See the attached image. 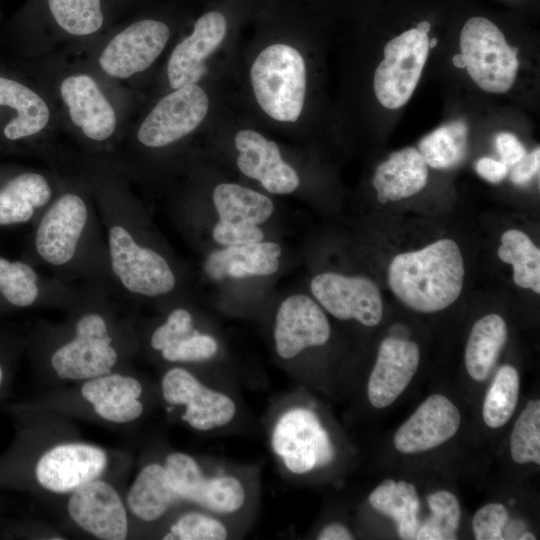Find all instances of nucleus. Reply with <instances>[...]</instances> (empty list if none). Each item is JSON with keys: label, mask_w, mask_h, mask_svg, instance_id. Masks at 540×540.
<instances>
[{"label": "nucleus", "mask_w": 540, "mask_h": 540, "mask_svg": "<svg viewBox=\"0 0 540 540\" xmlns=\"http://www.w3.org/2000/svg\"><path fill=\"white\" fill-rule=\"evenodd\" d=\"M464 263L457 243L438 240L420 250L396 255L388 269V282L396 297L422 313L441 311L460 296Z\"/></svg>", "instance_id": "f257e3e1"}, {"label": "nucleus", "mask_w": 540, "mask_h": 540, "mask_svg": "<svg viewBox=\"0 0 540 540\" xmlns=\"http://www.w3.org/2000/svg\"><path fill=\"white\" fill-rule=\"evenodd\" d=\"M254 96L260 108L279 122H296L306 95V66L300 52L287 44L265 47L250 69Z\"/></svg>", "instance_id": "f03ea898"}, {"label": "nucleus", "mask_w": 540, "mask_h": 540, "mask_svg": "<svg viewBox=\"0 0 540 540\" xmlns=\"http://www.w3.org/2000/svg\"><path fill=\"white\" fill-rule=\"evenodd\" d=\"M465 68L484 91L503 94L514 84L519 68L518 49L485 17H472L460 33Z\"/></svg>", "instance_id": "7ed1b4c3"}, {"label": "nucleus", "mask_w": 540, "mask_h": 540, "mask_svg": "<svg viewBox=\"0 0 540 540\" xmlns=\"http://www.w3.org/2000/svg\"><path fill=\"white\" fill-rule=\"evenodd\" d=\"M108 249L112 271L127 291L158 297L174 289L176 278L168 261L155 250L140 245L126 227L110 226Z\"/></svg>", "instance_id": "20e7f679"}, {"label": "nucleus", "mask_w": 540, "mask_h": 540, "mask_svg": "<svg viewBox=\"0 0 540 540\" xmlns=\"http://www.w3.org/2000/svg\"><path fill=\"white\" fill-rule=\"evenodd\" d=\"M117 360L106 320L90 312L78 319L74 337L54 351L50 363L59 378L86 381L111 373Z\"/></svg>", "instance_id": "39448f33"}, {"label": "nucleus", "mask_w": 540, "mask_h": 540, "mask_svg": "<svg viewBox=\"0 0 540 540\" xmlns=\"http://www.w3.org/2000/svg\"><path fill=\"white\" fill-rule=\"evenodd\" d=\"M429 54L428 34L409 29L384 47V59L374 73L377 100L388 109H398L411 98Z\"/></svg>", "instance_id": "423d86ee"}, {"label": "nucleus", "mask_w": 540, "mask_h": 540, "mask_svg": "<svg viewBox=\"0 0 540 540\" xmlns=\"http://www.w3.org/2000/svg\"><path fill=\"white\" fill-rule=\"evenodd\" d=\"M212 200L219 217L212 230L217 244L227 247L263 240L259 225L274 212L269 197L236 183H221L214 188Z\"/></svg>", "instance_id": "0eeeda50"}, {"label": "nucleus", "mask_w": 540, "mask_h": 540, "mask_svg": "<svg viewBox=\"0 0 540 540\" xmlns=\"http://www.w3.org/2000/svg\"><path fill=\"white\" fill-rule=\"evenodd\" d=\"M272 447L286 468L304 474L330 464L335 456L327 431L314 412L306 408L286 411L272 433Z\"/></svg>", "instance_id": "6e6552de"}, {"label": "nucleus", "mask_w": 540, "mask_h": 540, "mask_svg": "<svg viewBox=\"0 0 540 540\" xmlns=\"http://www.w3.org/2000/svg\"><path fill=\"white\" fill-rule=\"evenodd\" d=\"M208 109L209 98L199 85L175 89L146 116L139 127L138 140L150 148L167 146L194 131Z\"/></svg>", "instance_id": "1a4fd4ad"}, {"label": "nucleus", "mask_w": 540, "mask_h": 540, "mask_svg": "<svg viewBox=\"0 0 540 540\" xmlns=\"http://www.w3.org/2000/svg\"><path fill=\"white\" fill-rule=\"evenodd\" d=\"M161 391L167 403L185 407L182 419L199 431L222 427L236 414V405L229 396L206 387L184 368L168 370Z\"/></svg>", "instance_id": "9d476101"}, {"label": "nucleus", "mask_w": 540, "mask_h": 540, "mask_svg": "<svg viewBox=\"0 0 540 540\" xmlns=\"http://www.w3.org/2000/svg\"><path fill=\"white\" fill-rule=\"evenodd\" d=\"M310 289L322 307L337 319H355L370 327L382 319L380 290L367 277L325 272L313 277Z\"/></svg>", "instance_id": "9b49d317"}, {"label": "nucleus", "mask_w": 540, "mask_h": 540, "mask_svg": "<svg viewBox=\"0 0 540 540\" xmlns=\"http://www.w3.org/2000/svg\"><path fill=\"white\" fill-rule=\"evenodd\" d=\"M108 464L106 452L86 443H65L47 450L38 460V483L54 493H72L88 482L99 479Z\"/></svg>", "instance_id": "f8f14e48"}, {"label": "nucleus", "mask_w": 540, "mask_h": 540, "mask_svg": "<svg viewBox=\"0 0 540 540\" xmlns=\"http://www.w3.org/2000/svg\"><path fill=\"white\" fill-rule=\"evenodd\" d=\"M88 221V209L77 194L60 196L41 217L34 237L38 256L53 266L69 263Z\"/></svg>", "instance_id": "ddd939ff"}, {"label": "nucleus", "mask_w": 540, "mask_h": 540, "mask_svg": "<svg viewBox=\"0 0 540 540\" xmlns=\"http://www.w3.org/2000/svg\"><path fill=\"white\" fill-rule=\"evenodd\" d=\"M169 36V27L164 22L154 19L137 21L110 40L99 64L111 77H130L152 65Z\"/></svg>", "instance_id": "4468645a"}, {"label": "nucleus", "mask_w": 540, "mask_h": 540, "mask_svg": "<svg viewBox=\"0 0 540 540\" xmlns=\"http://www.w3.org/2000/svg\"><path fill=\"white\" fill-rule=\"evenodd\" d=\"M69 517L88 534L102 540H123L128 535L126 507L117 490L96 479L71 493Z\"/></svg>", "instance_id": "2eb2a0df"}, {"label": "nucleus", "mask_w": 540, "mask_h": 540, "mask_svg": "<svg viewBox=\"0 0 540 540\" xmlns=\"http://www.w3.org/2000/svg\"><path fill=\"white\" fill-rule=\"evenodd\" d=\"M329 321L319 305L305 294L284 299L275 316L277 354L292 359L307 348L322 346L330 338Z\"/></svg>", "instance_id": "dca6fc26"}, {"label": "nucleus", "mask_w": 540, "mask_h": 540, "mask_svg": "<svg viewBox=\"0 0 540 540\" xmlns=\"http://www.w3.org/2000/svg\"><path fill=\"white\" fill-rule=\"evenodd\" d=\"M227 30L228 20L219 10L208 11L196 20L193 32L177 44L168 61V80L174 90L197 84L205 75V62L222 44Z\"/></svg>", "instance_id": "f3484780"}, {"label": "nucleus", "mask_w": 540, "mask_h": 540, "mask_svg": "<svg viewBox=\"0 0 540 540\" xmlns=\"http://www.w3.org/2000/svg\"><path fill=\"white\" fill-rule=\"evenodd\" d=\"M238 151L237 167L245 176L257 180L263 188L275 195L294 192L300 178L281 156L276 142L257 131L244 129L235 135Z\"/></svg>", "instance_id": "a211bd4d"}, {"label": "nucleus", "mask_w": 540, "mask_h": 540, "mask_svg": "<svg viewBox=\"0 0 540 540\" xmlns=\"http://www.w3.org/2000/svg\"><path fill=\"white\" fill-rule=\"evenodd\" d=\"M460 424L458 408L447 397L433 394L398 428L394 446L404 454L428 451L451 439Z\"/></svg>", "instance_id": "6ab92c4d"}, {"label": "nucleus", "mask_w": 540, "mask_h": 540, "mask_svg": "<svg viewBox=\"0 0 540 540\" xmlns=\"http://www.w3.org/2000/svg\"><path fill=\"white\" fill-rule=\"evenodd\" d=\"M420 360L418 345L402 338H385L379 347L367 386V396L375 408L391 405L406 389Z\"/></svg>", "instance_id": "aec40b11"}, {"label": "nucleus", "mask_w": 540, "mask_h": 540, "mask_svg": "<svg viewBox=\"0 0 540 540\" xmlns=\"http://www.w3.org/2000/svg\"><path fill=\"white\" fill-rule=\"evenodd\" d=\"M60 92L71 120L85 136L103 141L112 135L116 127L114 109L91 77L70 76L62 82Z\"/></svg>", "instance_id": "412c9836"}, {"label": "nucleus", "mask_w": 540, "mask_h": 540, "mask_svg": "<svg viewBox=\"0 0 540 540\" xmlns=\"http://www.w3.org/2000/svg\"><path fill=\"white\" fill-rule=\"evenodd\" d=\"M81 394L100 418L112 423L133 422L143 413L142 385L132 376L111 372L86 380Z\"/></svg>", "instance_id": "4be33fe9"}, {"label": "nucleus", "mask_w": 540, "mask_h": 540, "mask_svg": "<svg viewBox=\"0 0 540 540\" xmlns=\"http://www.w3.org/2000/svg\"><path fill=\"white\" fill-rule=\"evenodd\" d=\"M150 344L169 362L204 361L218 351L216 339L197 331L191 313L183 308L173 310L155 329Z\"/></svg>", "instance_id": "5701e85b"}, {"label": "nucleus", "mask_w": 540, "mask_h": 540, "mask_svg": "<svg viewBox=\"0 0 540 540\" xmlns=\"http://www.w3.org/2000/svg\"><path fill=\"white\" fill-rule=\"evenodd\" d=\"M281 247L275 242H257L227 246L211 252L205 272L215 280L241 279L248 276H269L277 272Z\"/></svg>", "instance_id": "b1692460"}, {"label": "nucleus", "mask_w": 540, "mask_h": 540, "mask_svg": "<svg viewBox=\"0 0 540 540\" xmlns=\"http://www.w3.org/2000/svg\"><path fill=\"white\" fill-rule=\"evenodd\" d=\"M418 150L408 147L392 153L374 172L373 186L380 203L411 197L427 184L428 167Z\"/></svg>", "instance_id": "393cba45"}, {"label": "nucleus", "mask_w": 540, "mask_h": 540, "mask_svg": "<svg viewBox=\"0 0 540 540\" xmlns=\"http://www.w3.org/2000/svg\"><path fill=\"white\" fill-rule=\"evenodd\" d=\"M47 180L38 173H20L0 187V227L29 222L51 199Z\"/></svg>", "instance_id": "a878e982"}, {"label": "nucleus", "mask_w": 540, "mask_h": 540, "mask_svg": "<svg viewBox=\"0 0 540 540\" xmlns=\"http://www.w3.org/2000/svg\"><path fill=\"white\" fill-rule=\"evenodd\" d=\"M126 501L135 517L152 522L160 519L180 499L167 481L164 466L151 463L137 474Z\"/></svg>", "instance_id": "bb28decb"}, {"label": "nucleus", "mask_w": 540, "mask_h": 540, "mask_svg": "<svg viewBox=\"0 0 540 540\" xmlns=\"http://www.w3.org/2000/svg\"><path fill=\"white\" fill-rule=\"evenodd\" d=\"M507 338V326L497 314L478 319L470 332L465 348V366L475 381H484L490 374Z\"/></svg>", "instance_id": "cd10ccee"}, {"label": "nucleus", "mask_w": 540, "mask_h": 540, "mask_svg": "<svg viewBox=\"0 0 540 540\" xmlns=\"http://www.w3.org/2000/svg\"><path fill=\"white\" fill-rule=\"evenodd\" d=\"M0 105L18 111L16 118L4 128L9 140L31 136L42 130L49 120V109L44 100L25 85L0 77Z\"/></svg>", "instance_id": "c85d7f7f"}, {"label": "nucleus", "mask_w": 540, "mask_h": 540, "mask_svg": "<svg viewBox=\"0 0 540 540\" xmlns=\"http://www.w3.org/2000/svg\"><path fill=\"white\" fill-rule=\"evenodd\" d=\"M369 502L377 511L394 519L401 539H416L420 504L413 484L386 479L371 492Z\"/></svg>", "instance_id": "c756f323"}, {"label": "nucleus", "mask_w": 540, "mask_h": 540, "mask_svg": "<svg viewBox=\"0 0 540 540\" xmlns=\"http://www.w3.org/2000/svg\"><path fill=\"white\" fill-rule=\"evenodd\" d=\"M498 257L513 266L514 283L525 289L540 293V249L528 235L510 229L501 236Z\"/></svg>", "instance_id": "7c9ffc66"}, {"label": "nucleus", "mask_w": 540, "mask_h": 540, "mask_svg": "<svg viewBox=\"0 0 540 540\" xmlns=\"http://www.w3.org/2000/svg\"><path fill=\"white\" fill-rule=\"evenodd\" d=\"M467 136L468 127L464 122H451L426 135L419 143V152L432 168L448 169L463 159Z\"/></svg>", "instance_id": "2f4dec72"}, {"label": "nucleus", "mask_w": 540, "mask_h": 540, "mask_svg": "<svg viewBox=\"0 0 540 540\" xmlns=\"http://www.w3.org/2000/svg\"><path fill=\"white\" fill-rule=\"evenodd\" d=\"M520 390L519 373L511 365L502 366L487 390L483 403V419L490 428L505 425L518 403Z\"/></svg>", "instance_id": "473e14b6"}, {"label": "nucleus", "mask_w": 540, "mask_h": 540, "mask_svg": "<svg viewBox=\"0 0 540 540\" xmlns=\"http://www.w3.org/2000/svg\"><path fill=\"white\" fill-rule=\"evenodd\" d=\"M39 293L38 275L28 263L0 256V299L4 303L26 308L37 301Z\"/></svg>", "instance_id": "72a5a7b5"}, {"label": "nucleus", "mask_w": 540, "mask_h": 540, "mask_svg": "<svg viewBox=\"0 0 540 540\" xmlns=\"http://www.w3.org/2000/svg\"><path fill=\"white\" fill-rule=\"evenodd\" d=\"M432 516L417 531L418 540H454L461 519L457 497L446 490H439L427 498Z\"/></svg>", "instance_id": "f704fd0d"}, {"label": "nucleus", "mask_w": 540, "mask_h": 540, "mask_svg": "<svg viewBox=\"0 0 540 540\" xmlns=\"http://www.w3.org/2000/svg\"><path fill=\"white\" fill-rule=\"evenodd\" d=\"M58 25L72 35L96 32L103 24L100 0H48Z\"/></svg>", "instance_id": "c9c22d12"}, {"label": "nucleus", "mask_w": 540, "mask_h": 540, "mask_svg": "<svg viewBox=\"0 0 540 540\" xmlns=\"http://www.w3.org/2000/svg\"><path fill=\"white\" fill-rule=\"evenodd\" d=\"M510 454L514 462L540 464V401L528 402L515 421L510 437Z\"/></svg>", "instance_id": "e433bc0d"}, {"label": "nucleus", "mask_w": 540, "mask_h": 540, "mask_svg": "<svg viewBox=\"0 0 540 540\" xmlns=\"http://www.w3.org/2000/svg\"><path fill=\"white\" fill-rule=\"evenodd\" d=\"M163 466L167 481L179 499L196 503L206 477L195 459L176 452L167 456Z\"/></svg>", "instance_id": "4c0bfd02"}, {"label": "nucleus", "mask_w": 540, "mask_h": 540, "mask_svg": "<svg viewBox=\"0 0 540 540\" xmlns=\"http://www.w3.org/2000/svg\"><path fill=\"white\" fill-rule=\"evenodd\" d=\"M245 501V490L239 479L218 476L205 479L196 504L216 513H232Z\"/></svg>", "instance_id": "58836bf2"}, {"label": "nucleus", "mask_w": 540, "mask_h": 540, "mask_svg": "<svg viewBox=\"0 0 540 540\" xmlns=\"http://www.w3.org/2000/svg\"><path fill=\"white\" fill-rule=\"evenodd\" d=\"M228 536L225 525L216 518L189 512L182 515L163 536L165 540H224Z\"/></svg>", "instance_id": "ea45409f"}, {"label": "nucleus", "mask_w": 540, "mask_h": 540, "mask_svg": "<svg viewBox=\"0 0 540 540\" xmlns=\"http://www.w3.org/2000/svg\"><path fill=\"white\" fill-rule=\"evenodd\" d=\"M509 520L507 509L501 503L481 507L472 519V529L477 540L504 539L503 529Z\"/></svg>", "instance_id": "a19ab883"}, {"label": "nucleus", "mask_w": 540, "mask_h": 540, "mask_svg": "<svg viewBox=\"0 0 540 540\" xmlns=\"http://www.w3.org/2000/svg\"><path fill=\"white\" fill-rule=\"evenodd\" d=\"M495 145L500 161L507 167L514 166L527 154L522 143L511 133H499L495 138Z\"/></svg>", "instance_id": "79ce46f5"}, {"label": "nucleus", "mask_w": 540, "mask_h": 540, "mask_svg": "<svg viewBox=\"0 0 540 540\" xmlns=\"http://www.w3.org/2000/svg\"><path fill=\"white\" fill-rule=\"evenodd\" d=\"M510 180L516 185L527 184L539 172L540 149L537 147L530 154H526L518 163L512 166Z\"/></svg>", "instance_id": "37998d69"}, {"label": "nucleus", "mask_w": 540, "mask_h": 540, "mask_svg": "<svg viewBox=\"0 0 540 540\" xmlns=\"http://www.w3.org/2000/svg\"><path fill=\"white\" fill-rule=\"evenodd\" d=\"M475 169L480 177L491 183L501 182L508 173V167L504 163L489 157L480 158Z\"/></svg>", "instance_id": "c03bdc74"}, {"label": "nucleus", "mask_w": 540, "mask_h": 540, "mask_svg": "<svg viewBox=\"0 0 540 540\" xmlns=\"http://www.w3.org/2000/svg\"><path fill=\"white\" fill-rule=\"evenodd\" d=\"M317 538L319 540H351L353 536L344 525L332 523L325 526Z\"/></svg>", "instance_id": "a18cd8bd"}, {"label": "nucleus", "mask_w": 540, "mask_h": 540, "mask_svg": "<svg viewBox=\"0 0 540 540\" xmlns=\"http://www.w3.org/2000/svg\"><path fill=\"white\" fill-rule=\"evenodd\" d=\"M453 65L457 68H465L464 58L461 53L455 54L452 59Z\"/></svg>", "instance_id": "49530a36"}, {"label": "nucleus", "mask_w": 540, "mask_h": 540, "mask_svg": "<svg viewBox=\"0 0 540 540\" xmlns=\"http://www.w3.org/2000/svg\"><path fill=\"white\" fill-rule=\"evenodd\" d=\"M430 23L427 22V21H421L418 23V25L416 26V29L422 33H425V34H428L429 30H430Z\"/></svg>", "instance_id": "de8ad7c7"}, {"label": "nucleus", "mask_w": 540, "mask_h": 540, "mask_svg": "<svg viewBox=\"0 0 540 540\" xmlns=\"http://www.w3.org/2000/svg\"><path fill=\"white\" fill-rule=\"evenodd\" d=\"M519 539H521V540H535L536 537L534 536V534H532L530 532H525V533H522L519 536Z\"/></svg>", "instance_id": "09e8293b"}, {"label": "nucleus", "mask_w": 540, "mask_h": 540, "mask_svg": "<svg viewBox=\"0 0 540 540\" xmlns=\"http://www.w3.org/2000/svg\"><path fill=\"white\" fill-rule=\"evenodd\" d=\"M436 45H437V38L429 39V49L436 47Z\"/></svg>", "instance_id": "8fccbe9b"}, {"label": "nucleus", "mask_w": 540, "mask_h": 540, "mask_svg": "<svg viewBox=\"0 0 540 540\" xmlns=\"http://www.w3.org/2000/svg\"><path fill=\"white\" fill-rule=\"evenodd\" d=\"M2 379H3V370H2V367L0 366V385H1Z\"/></svg>", "instance_id": "3c124183"}]
</instances>
